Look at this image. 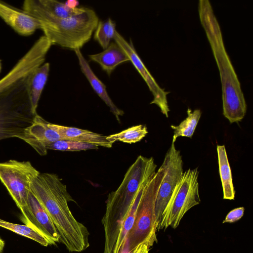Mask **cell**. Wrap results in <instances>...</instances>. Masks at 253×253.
<instances>
[{
  "label": "cell",
  "instance_id": "cell-1",
  "mask_svg": "<svg viewBox=\"0 0 253 253\" xmlns=\"http://www.w3.org/2000/svg\"><path fill=\"white\" fill-rule=\"evenodd\" d=\"M31 191L47 213L60 241L71 252H81L89 246V233L70 211L68 203L74 201L58 175L40 173L31 183Z\"/></svg>",
  "mask_w": 253,
  "mask_h": 253
},
{
  "label": "cell",
  "instance_id": "cell-2",
  "mask_svg": "<svg viewBox=\"0 0 253 253\" xmlns=\"http://www.w3.org/2000/svg\"><path fill=\"white\" fill-rule=\"evenodd\" d=\"M198 12L220 74L223 114L230 123H238L246 115L247 104L240 83L226 51L220 27L209 0L199 1Z\"/></svg>",
  "mask_w": 253,
  "mask_h": 253
},
{
  "label": "cell",
  "instance_id": "cell-3",
  "mask_svg": "<svg viewBox=\"0 0 253 253\" xmlns=\"http://www.w3.org/2000/svg\"><path fill=\"white\" fill-rule=\"evenodd\" d=\"M156 168L153 157L138 156L127 170L120 186L108 194L105 212L101 220L106 252L113 251L122 224L137 191L156 172Z\"/></svg>",
  "mask_w": 253,
  "mask_h": 253
},
{
  "label": "cell",
  "instance_id": "cell-4",
  "mask_svg": "<svg viewBox=\"0 0 253 253\" xmlns=\"http://www.w3.org/2000/svg\"><path fill=\"white\" fill-rule=\"evenodd\" d=\"M22 7L40 21L41 30L52 45L74 50L81 49L90 40L99 22L96 12L89 8L80 15L58 18L47 12L38 0H26Z\"/></svg>",
  "mask_w": 253,
  "mask_h": 253
},
{
  "label": "cell",
  "instance_id": "cell-5",
  "mask_svg": "<svg viewBox=\"0 0 253 253\" xmlns=\"http://www.w3.org/2000/svg\"><path fill=\"white\" fill-rule=\"evenodd\" d=\"M164 174V170L161 166L148 180L139 202L132 227L121 253H129L143 243L152 246L157 243L155 205Z\"/></svg>",
  "mask_w": 253,
  "mask_h": 253
},
{
  "label": "cell",
  "instance_id": "cell-6",
  "mask_svg": "<svg viewBox=\"0 0 253 253\" xmlns=\"http://www.w3.org/2000/svg\"><path fill=\"white\" fill-rule=\"evenodd\" d=\"M199 173L198 168L183 172L163 213L158 230L169 226L175 229L187 211L200 204Z\"/></svg>",
  "mask_w": 253,
  "mask_h": 253
},
{
  "label": "cell",
  "instance_id": "cell-7",
  "mask_svg": "<svg viewBox=\"0 0 253 253\" xmlns=\"http://www.w3.org/2000/svg\"><path fill=\"white\" fill-rule=\"evenodd\" d=\"M40 173L29 161L0 163V180L20 210L26 206L31 183Z\"/></svg>",
  "mask_w": 253,
  "mask_h": 253
},
{
  "label": "cell",
  "instance_id": "cell-8",
  "mask_svg": "<svg viewBox=\"0 0 253 253\" xmlns=\"http://www.w3.org/2000/svg\"><path fill=\"white\" fill-rule=\"evenodd\" d=\"M161 166L164 170V174L157 195L155 205L157 230L163 213L183 173L182 156L180 151L175 148L174 143H171Z\"/></svg>",
  "mask_w": 253,
  "mask_h": 253
},
{
  "label": "cell",
  "instance_id": "cell-9",
  "mask_svg": "<svg viewBox=\"0 0 253 253\" xmlns=\"http://www.w3.org/2000/svg\"><path fill=\"white\" fill-rule=\"evenodd\" d=\"M113 40L126 53L129 61L142 77L152 92L154 98L150 104L157 105L161 112L168 118L170 110L168 106L167 95L169 92L165 91L158 85L137 54L131 40L127 42L117 31L115 33Z\"/></svg>",
  "mask_w": 253,
  "mask_h": 253
},
{
  "label": "cell",
  "instance_id": "cell-10",
  "mask_svg": "<svg viewBox=\"0 0 253 253\" xmlns=\"http://www.w3.org/2000/svg\"><path fill=\"white\" fill-rule=\"evenodd\" d=\"M20 211V219L25 225L43 235L50 245H55L59 241V235L53 222L31 191L28 195L26 206Z\"/></svg>",
  "mask_w": 253,
  "mask_h": 253
},
{
  "label": "cell",
  "instance_id": "cell-11",
  "mask_svg": "<svg viewBox=\"0 0 253 253\" xmlns=\"http://www.w3.org/2000/svg\"><path fill=\"white\" fill-rule=\"evenodd\" d=\"M50 123L37 114L22 138L41 156L47 154L48 144L63 140L59 133L51 127Z\"/></svg>",
  "mask_w": 253,
  "mask_h": 253
},
{
  "label": "cell",
  "instance_id": "cell-12",
  "mask_svg": "<svg viewBox=\"0 0 253 253\" xmlns=\"http://www.w3.org/2000/svg\"><path fill=\"white\" fill-rule=\"evenodd\" d=\"M0 18L15 32L23 36L33 34L41 29L40 21L24 11L0 1Z\"/></svg>",
  "mask_w": 253,
  "mask_h": 253
},
{
  "label": "cell",
  "instance_id": "cell-13",
  "mask_svg": "<svg viewBox=\"0 0 253 253\" xmlns=\"http://www.w3.org/2000/svg\"><path fill=\"white\" fill-rule=\"evenodd\" d=\"M74 51L78 58L82 72L90 83L95 93L109 108L110 111L114 115L117 120L120 123V117L124 115V112L118 108L112 100L107 91L106 85L94 74L88 62L83 56L81 49H75Z\"/></svg>",
  "mask_w": 253,
  "mask_h": 253
},
{
  "label": "cell",
  "instance_id": "cell-14",
  "mask_svg": "<svg viewBox=\"0 0 253 253\" xmlns=\"http://www.w3.org/2000/svg\"><path fill=\"white\" fill-rule=\"evenodd\" d=\"M51 127L57 131L63 140H73L94 144L106 148L112 147L106 136L88 130L50 123Z\"/></svg>",
  "mask_w": 253,
  "mask_h": 253
},
{
  "label": "cell",
  "instance_id": "cell-15",
  "mask_svg": "<svg viewBox=\"0 0 253 253\" xmlns=\"http://www.w3.org/2000/svg\"><path fill=\"white\" fill-rule=\"evenodd\" d=\"M50 70V64L44 63L30 74L27 83V93L33 114H37V109L42 92L46 84Z\"/></svg>",
  "mask_w": 253,
  "mask_h": 253
},
{
  "label": "cell",
  "instance_id": "cell-16",
  "mask_svg": "<svg viewBox=\"0 0 253 253\" xmlns=\"http://www.w3.org/2000/svg\"><path fill=\"white\" fill-rule=\"evenodd\" d=\"M88 57L98 63L109 76L118 65L129 61L126 53L115 42H111L103 51L89 55Z\"/></svg>",
  "mask_w": 253,
  "mask_h": 253
},
{
  "label": "cell",
  "instance_id": "cell-17",
  "mask_svg": "<svg viewBox=\"0 0 253 253\" xmlns=\"http://www.w3.org/2000/svg\"><path fill=\"white\" fill-rule=\"evenodd\" d=\"M148 180L140 185L135 194L129 211L121 226L113 253H121L125 247L127 236L134 223L139 202Z\"/></svg>",
  "mask_w": 253,
  "mask_h": 253
},
{
  "label": "cell",
  "instance_id": "cell-18",
  "mask_svg": "<svg viewBox=\"0 0 253 253\" xmlns=\"http://www.w3.org/2000/svg\"><path fill=\"white\" fill-rule=\"evenodd\" d=\"M216 149L219 172L223 193V199L234 200L235 191L225 147L224 145H217Z\"/></svg>",
  "mask_w": 253,
  "mask_h": 253
},
{
  "label": "cell",
  "instance_id": "cell-19",
  "mask_svg": "<svg viewBox=\"0 0 253 253\" xmlns=\"http://www.w3.org/2000/svg\"><path fill=\"white\" fill-rule=\"evenodd\" d=\"M187 117L177 126L171 125L173 129V135L172 143H174L179 136L191 138L201 118L202 112L200 109H195L193 111L190 108L187 111Z\"/></svg>",
  "mask_w": 253,
  "mask_h": 253
},
{
  "label": "cell",
  "instance_id": "cell-20",
  "mask_svg": "<svg viewBox=\"0 0 253 253\" xmlns=\"http://www.w3.org/2000/svg\"><path fill=\"white\" fill-rule=\"evenodd\" d=\"M42 7L49 14L58 18H67L80 15L87 10V7L71 8L64 3L53 0H38Z\"/></svg>",
  "mask_w": 253,
  "mask_h": 253
},
{
  "label": "cell",
  "instance_id": "cell-21",
  "mask_svg": "<svg viewBox=\"0 0 253 253\" xmlns=\"http://www.w3.org/2000/svg\"><path fill=\"white\" fill-rule=\"evenodd\" d=\"M146 126L138 125L132 126L120 132L106 136V138L113 143L121 141L132 144L141 141L148 133Z\"/></svg>",
  "mask_w": 253,
  "mask_h": 253
},
{
  "label": "cell",
  "instance_id": "cell-22",
  "mask_svg": "<svg viewBox=\"0 0 253 253\" xmlns=\"http://www.w3.org/2000/svg\"><path fill=\"white\" fill-rule=\"evenodd\" d=\"M0 227L34 240L43 246L50 245V242L45 237L26 225L9 222L0 218Z\"/></svg>",
  "mask_w": 253,
  "mask_h": 253
},
{
  "label": "cell",
  "instance_id": "cell-23",
  "mask_svg": "<svg viewBox=\"0 0 253 253\" xmlns=\"http://www.w3.org/2000/svg\"><path fill=\"white\" fill-rule=\"evenodd\" d=\"M115 21L109 18L105 21H99L94 31V39L103 49H106L113 39L116 30Z\"/></svg>",
  "mask_w": 253,
  "mask_h": 253
},
{
  "label": "cell",
  "instance_id": "cell-24",
  "mask_svg": "<svg viewBox=\"0 0 253 253\" xmlns=\"http://www.w3.org/2000/svg\"><path fill=\"white\" fill-rule=\"evenodd\" d=\"M98 146L90 143L73 140H60L47 146V150L62 151H80L98 149Z\"/></svg>",
  "mask_w": 253,
  "mask_h": 253
},
{
  "label": "cell",
  "instance_id": "cell-25",
  "mask_svg": "<svg viewBox=\"0 0 253 253\" xmlns=\"http://www.w3.org/2000/svg\"><path fill=\"white\" fill-rule=\"evenodd\" d=\"M245 208L239 207L235 208L227 214L223 223H233L241 219L244 215Z\"/></svg>",
  "mask_w": 253,
  "mask_h": 253
},
{
  "label": "cell",
  "instance_id": "cell-26",
  "mask_svg": "<svg viewBox=\"0 0 253 253\" xmlns=\"http://www.w3.org/2000/svg\"><path fill=\"white\" fill-rule=\"evenodd\" d=\"M151 246L147 243H143L138 245L133 250L127 253H149Z\"/></svg>",
  "mask_w": 253,
  "mask_h": 253
},
{
  "label": "cell",
  "instance_id": "cell-27",
  "mask_svg": "<svg viewBox=\"0 0 253 253\" xmlns=\"http://www.w3.org/2000/svg\"><path fill=\"white\" fill-rule=\"evenodd\" d=\"M64 3L68 7L71 8H74L78 7L79 2L76 0H67Z\"/></svg>",
  "mask_w": 253,
  "mask_h": 253
},
{
  "label": "cell",
  "instance_id": "cell-28",
  "mask_svg": "<svg viewBox=\"0 0 253 253\" xmlns=\"http://www.w3.org/2000/svg\"><path fill=\"white\" fill-rule=\"evenodd\" d=\"M4 244L5 243L4 241L0 238V253H1L2 252L4 247Z\"/></svg>",
  "mask_w": 253,
  "mask_h": 253
},
{
  "label": "cell",
  "instance_id": "cell-29",
  "mask_svg": "<svg viewBox=\"0 0 253 253\" xmlns=\"http://www.w3.org/2000/svg\"><path fill=\"white\" fill-rule=\"evenodd\" d=\"M1 61L0 60V73L1 72Z\"/></svg>",
  "mask_w": 253,
  "mask_h": 253
},
{
  "label": "cell",
  "instance_id": "cell-30",
  "mask_svg": "<svg viewBox=\"0 0 253 253\" xmlns=\"http://www.w3.org/2000/svg\"><path fill=\"white\" fill-rule=\"evenodd\" d=\"M2 140V139L0 137V140Z\"/></svg>",
  "mask_w": 253,
  "mask_h": 253
}]
</instances>
